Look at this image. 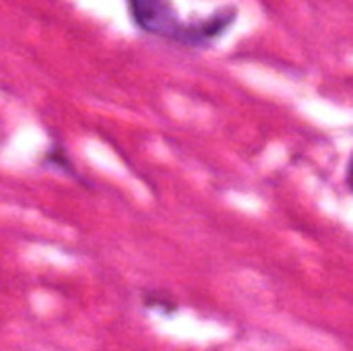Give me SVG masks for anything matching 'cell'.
Returning a JSON list of instances; mask_svg holds the SVG:
<instances>
[{
    "mask_svg": "<svg viewBox=\"0 0 353 351\" xmlns=\"http://www.w3.org/2000/svg\"><path fill=\"white\" fill-rule=\"evenodd\" d=\"M141 304L147 312H155V314H161V317H174L178 312V300L165 292V290H159V288H151V290H145L141 294Z\"/></svg>",
    "mask_w": 353,
    "mask_h": 351,
    "instance_id": "cell-2",
    "label": "cell"
},
{
    "mask_svg": "<svg viewBox=\"0 0 353 351\" xmlns=\"http://www.w3.org/2000/svg\"><path fill=\"white\" fill-rule=\"evenodd\" d=\"M43 166L48 168H54L66 176H74V163L70 159V155L66 153V149L62 145H52L48 151H46V157H43Z\"/></svg>",
    "mask_w": 353,
    "mask_h": 351,
    "instance_id": "cell-3",
    "label": "cell"
},
{
    "mask_svg": "<svg viewBox=\"0 0 353 351\" xmlns=\"http://www.w3.org/2000/svg\"><path fill=\"white\" fill-rule=\"evenodd\" d=\"M130 14L134 23L149 33L182 41L186 46H205L213 41L232 21L234 10L215 12L211 19L201 21L196 25H184L178 21L174 8L168 0H128Z\"/></svg>",
    "mask_w": 353,
    "mask_h": 351,
    "instance_id": "cell-1",
    "label": "cell"
}]
</instances>
